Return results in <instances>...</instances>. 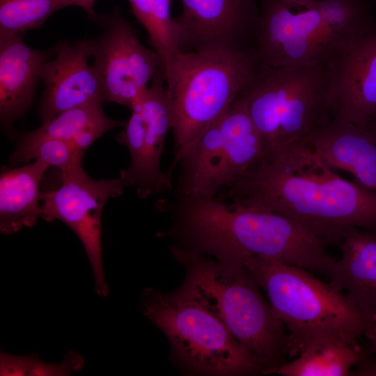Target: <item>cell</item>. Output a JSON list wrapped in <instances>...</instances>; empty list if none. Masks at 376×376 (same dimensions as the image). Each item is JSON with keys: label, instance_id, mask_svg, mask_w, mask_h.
Wrapping results in <instances>:
<instances>
[{"label": "cell", "instance_id": "obj_25", "mask_svg": "<svg viewBox=\"0 0 376 376\" xmlns=\"http://www.w3.org/2000/svg\"><path fill=\"white\" fill-rule=\"evenodd\" d=\"M84 364L83 357L72 350L68 352L63 361L49 363L34 355L15 356L1 352L0 375H70L79 371Z\"/></svg>", "mask_w": 376, "mask_h": 376}, {"label": "cell", "instance_id": "obj_26", "mask_svg": "<svg viewBox=\"0 0 376 376\" xmlns=\"http://www.w3.org/2000/svg\"><path fill=\"white\" fill-rule=\"evenodd\" d=\"M352 375L376 376V361L367 355L357 366Z\"/></svg>", "mask_w": 376, "mask_h": 376}, {"label": "cell", "instance_id": "obj_4", "mask_svg": "<svg viewBox=\"0 0 376 376\" xmlns=\"http://www.w3.org/2000/svg\"><path fill=\"white\" fill-rule=\"evenodd\" d=\"M171 252L186 271L184 284L221 319L236 340L270 374L290 354L283 322L242 263L224 262L173 244Z\"/></svg>", "mask_w": 376, "mask_h": 376}, {"label": "cell", "instance_id": "obj_31", "mask_svg": "<svg viewBox=\"0 0 376 376\" xmlns=\"http://www.w3.org/2000/svg\"><path fill=\"white\" fill-rule=\"evenodd\" d=\"M171 1V0H170Z\"/></svg>", "mask_w": 376, "mask_h": 376}, {"label": "cell", "instance_id": "obj_11", "mask_svg": "<svg viewBox=\"0 0 376 376\" xmlns=\"http://www.w3.org/2000/svg\"><path fill=\"white\" fill-rule=\"evenodd\" d=\"M332 116L373 127L376 118V22L371 17L327 63Z\"/></svg>", "mask_w": 376, "mask_h": 376}, {"label": "cell", "instance_id": "obj_19", "mask_svg": "<svg viewBox=\"0 0 376 376\" xmlns=\"http://www.w3.org/2000/svg\"><path fill=\"white\" fill-rule=\"evenodd\" d=\"M126 121L107 116L102 104H88L60 113L36 130L66 141L86 152L96 139L113 128L124 127Z\"/></svg>", "mask_w": 376, "mask_h": 376}, {"label": "cell", "instance_id": "obj_2", "mask_svg": "<svg viewBox=\"0 0 376 376\" xmlns=\"http://www.w3.org/2000/svg\"><path fill=\"white\" fill-rule=\"evenodd\" d=\"M170 205L173 225L163 234L180 247L216 260L241 263L254 256L328 276L336 262L324 240L264 207L178 195Z\"/></svg>", "mask_w": 376, "mask_h": 376}, {"label": "cell", "instance_id": "obj_22", "mask_svg": "<svg viewBox=\"0 0 376 376\" xmlns=\"http://www.w3.org/2000/svg\"><path fill=\"white\" fill-rule=\"evenodd\" d=\"M145 131L144 121L139 110L133 108L124 130L116 136L117 141L127 148L130 155V164L120 171L119 177L125 186L136 187L137 196L141 198L157 194L147 164Z\"/></svg>", "mask_w": 376, "mask_h": 376}, {"label": "cell", "instance_id": "obj_1", "mask_svg": "<svg viewBox=\"0 0 376 376\" xmlns=\"http://www.w3.org/2000/svg\"><path fill=\"white\" fill-rule=\"evenodd\" d=\"M225 198L284 214L327 244L353 228L376 230V191L343 178L301 142L240 178Z\"/></svg>", "mask_w": 376, "mask_h": 376}, {"label": "cell", "instance_id": "obj_8", "mask_svg": "<svg viewBox=\"0 0 376 376\" xmlns=\"http://www.w3.org/2000/svg\"><path fill=\"white\" fill-rule=\"evenodd\" d=\"M96 22L102 31L89 42L106 100L132 109L149 85L166 81L164 63L155 50L141 43L118 8L98 15Z\"/></svg>", "mask_w": 376, "mask_h": 376}, {"label": "cell", "instance_id": "obj_15", "mask_svg": "<svg viewBox=\"0 0 376 376\" xmlns=\"http://www.w3.org/2000/svg\"><path fill=\"white\" fill-rule=\"evenodd\" d=\"M55 53L33 49L20 34L0 33V119L9 130L30 107L43 65Z\"/></svg>", "mask_w": 376, "mask_h": 376}, {"label": "cell", "instance_id": "obj_28", "mask_svg": "<svg viewBox=\"0 0 376 376\" xmlns=\"http://www.w3.org/2000/svg\"><path fill=\"white\" fill-rule=\"evenodd\" d=\"M364 336L368 338L370 343L368 351L376 352V324L371 326L364 334Z\"/></svg>", "mask_w": 376, "mask_h": 376}, {"label": "cell", "instance_id": "obj_27", "mask_svg": "<svg viewBox=\"0 0 376 376\" xmlns=\"http://www.w3.org/2000/svg\"><path fill=\"white\" fill-rule=\"evenodd\" d=\"M95 0H68L70 6H77L83 8L90 19L96 22L98 15L94 10Z\"/></svg>", "mask_w": 376, "mask_h": 376}, {"label": "cell", "instance_id": "obj_9", "mask_svg": "<svg viewBox=\"0 0 376 376\" xmlns=\"http://www.w3.org/2000/svg\"><path fill=\"white\" fill-rule=\"evenodd\" d=\"M253 48L260 63L274 68L327 63L334 52L315 0H263Z\"/></svg>", "mask_w": 376, "mask_h": 376}, {"label": "cell", "instance_id": "obj_18", "mask_svg": "<svg viewBox=\"0 0 376 376\" xmlns=\"http://www.w3.org/2000/svg\"><path fill=\"white\" fill-rule=\"evenodd\" d=\"M359 344L330 342L307 348L271 374L283 376H347L368 354Z\"/></svg>", "mask_w": 376, "mask_h": 376}, {"label": "cell", "instance_id": "obj_30", "mask_svg": "<svg viewBox=\"0 0 376 376\" xmlns=\"http://www.w3.org/2000/svg\"><path fill=\"white\" fill-rule=\"evenodd\" d=\"M373 127L376 128V118H375V123H374V126H373Z\"/></svg>", "mask_w": 376, "mask_h": 376}, {"label": "cell", "instance_id": "obj_13", "mask_svg": "<svg viewBox=\"0 0 376 376\" xmlns=\"http://www.w3.org/2000/svg\"><path fill=\"white\" fill-rule=\"evenodd\" d=\"M92 56L89 40L55 46L54 58L45 62L40 72L44 90L38 114L42 124L68 109L106 100L99 77L88 63Z\"/></svg>", "mask_w": 376, "mask_h": 376}, {"label": "cell", "instance_id": "obj_23", "mask_svg": "<svg viewBox=\"0 0 376 376\" xmlns=\"http://www.w3.org/2000/svg\"><path fill=\"white\" fill-rule=\"evenodd\" d=\"M334 47L338 49L372 17L369 0H315Z\"/></svg>", "mask_w": 376, "mask_h": 376}, {"label": "cell", "instance_id": "obj_6", "mask_svg": "<svg viewBox=\"0 0 376 376\" xmlns=\"http://www.w3.org/2000/svg\"><path fill=\"white\" fill-rule=\"evenodd\" d=\"M142 306L143 315L164 333L174 359L188 373L265 374L264 364L236 340L207 304L184 283L171 292L146 289Z\"/></svg>", "mask_w": 376, "mask_h": 376}, {"label": "cell", "instance_id": "obj_3", "mask_svg": "<svg viewBox=\"0 0 376 376\" xmlns=\"http://www.w3.org/2000/svg\"><path fill=\"white\" fill-rule=\"evenodd\" d=\"M263 290L290 340V357L330 342L357 343L375 324L343 292L304 268L251 256L242 262Z\"/></svg>", "mask_w": 376, "mask_h": 376}, {"label": "cell", "instance_id": "obj_7", "mask_svg": "<svg viewBox=\"0 0 376 376\" xmlns=\"http://www.w3.org/2000/svg\"><path fill=\"white\" fill-rule=\"evenodd\" d=\"M260 62L253 48L180 52L166 68L175 156L218 120Z\"/></svg>", "mask_w": 376, "mask_h": 376}, {"label": "cell", "instance_id": "obj_10", "mask_svg": "<svg viewBox=\"0 0 376 376\" xmlns=\"http://www.w3.org/2000/svg\"><path fill=\"white\" fill-rule=\"evenodd\" d=\"M125 187L120 177L95 180L81 167L59 172L58 185L43 191L41 219L60 220L77 235L90 261L95 291L102 297L109 292L102 258V212L106 202L121 195Z\"/></svg>", "mask_w": 376, "mask_h": 376}, {"label": "cell", "instance_id": "obj_16", "mask_svg": "<svg viewBox=\"0 0 376 376\" xmlns=\"http://www.w3.org/2000/svg\"><path fill=\"white\" fill-rule=\"evenodd\" d=\"M341 256L334 263L329 285L376 324V230L353 228L339 244Z\"/></svg>", "mask_w": 376, "mask_h": 376}, {"label": "cell", "instance_id": "obj_21", "mask_svg": "<svg viewBox=\"0 0 376 376\" xmlns=\"http://www.w3.org/2000/svg\"><path fill=\"white\" fill-rule=\"evenodd\" d=\"M84 154L85 152L66 141L35 130L24 134L10 155L9 163L13 167L39 160L56 168L59 172H68L82 167Z\"/></svg>", "mask_w": 376, "mask_h": 376}, {"label": "cell", "instance_id": "obj_12", "mask_svg": "<svg viewBox=\"0 0 376 376\" xmlns=\"http://www.w3.org/2000/svg\"><path fill=\"white\" fill-rule=\"evenodd\" d=\"M175 18L182 52L253 47L259 21L256 0H181Z\"/></svg>", "mask_w": 376, "mask_h": 376}, {"label": "cell", "instance_id": "obj_29", "mask_svg": "<svg viewBox=\"0 0 376 376\" xmlns=\"http://www.w3.org/2000/svg\"><path fill=\"white\" fill-rule=\"evenodd\" d=\"M287 2H292V3H300V2H306L312 0H281Z\"/></svg>", "mask_w": 376, "mask_h": 376}, {"label": "cell", "instance_id": "obj_24", "mask_svg": "<svg viewBox=\"0 0 376 376\" xmlns=\"http://www.w3.org/2000/svg\"><path fill=\"white\" fill-rule=\"evenodd\" d=\"M68 0H0V33L20 34L41 27Z\"/></svg>", "mask_w": 376, "mask_h": 376}, {"label": "cell", "instance_id": "obj_14", "mask_svg": "<svg viewBox=\"0 0 376 376\" xmlns=\"http://www.w3.org/2000/svg\"><path fill=\"white\" fill-rule=\"evenodd\" d=\"M308 152L328 167L350 173L354 181L376 191V128L338 118L301 141Z\"/></svg>", "mask_w": 376, "mask_h": 376}, {"label": "cell", "instance_id": "obj_5", "mask_svg": "<svg viewBox=\"0 0 376 376\" xmlns=\"http://www.w3.org/2000/svg\"><path fill=\"white\" fill-rule=\"evenodd\" d=\"M242 95L261 138L265 162L333 118L327 63L274 68L260 63Z\"/></svg>", "mask_w": 376, "mask_h": 376}, {"label": "cell", "instance_id": "obj_17", "mask_svg": "<svg viewBox=\"0 0 376 376\" xmlns=\"http://www.w3.org/2000/svg\"><path fill=\"white\" fill-rule=\"evenodd\" d=\"M50 166L42 161L11 168L0 175V231L13 234L36 225L42 216V178Z\"/></svg>", "mask_w": 376, "mask_h": 376}, {"label": "cell", "instance_id": "obj_20", "mask_svg": "<svg viewBox=\"0 0 376 376\" xmlns=\"http://www.w3.org/2000/svg\"><path fill=\"white\" fill-rule=\"evenodd\" d=\"M134 15L147 32L148 42L166 68L180 52L178 29L171 15L170 0H127Z\"/></svg>", "mask_w": 376, "mask_h": 376}]
</instances>
